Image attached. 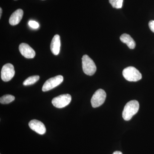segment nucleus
<instances>
[{
	"label": "nucleus",
	"instance_id": "f257e3e1",
	"mask_svg": "<svg viewBox=\"0 0 154 154\" xmlns=\"http://www.w3.org/2000/svg\"><path fill=\"white\" fill-rule=\"evenodd\" d=\"M139 107V103L136 100H132L128 102L122 112V117L124 120H130L133 116L137 113Z\"/></svg>",
	"mask_w": 154,
	"mask_h": 154
},
{
	"label": "nucleus",
	"instance_id": "f03ea898",
	"mask_svg": "<svg viewBox=\"0 0 154 154\" xmlns=\"http://www.w3.org/2000/svg\"><path fill=\"white\" fill-rule=\"evenodd\" d=\"M83 72L88 75L92 76L95 73L96 66L93 60L88 55H84L82 58Z\"/></svg>",
	"mask_w": 154,
	"mask_h": 154
},
{
	"label": "nucleus",
	"instance_id": "7ed1b4c3",
	"mask_svg": "<svg viewBox=\"0 0 154 154\" xmlns=\"http://www.w3.org/2000/svg\"><path fill=\"white\" fill-rule=\"evenodd\" d=\"M122 75L125 79L129 82H137L142 79L141 74L134 67L129 66L125 69Z\"/></svg>",
	"mask_w": 154,
	"mask_h": 154
},
{
	"label": "nucleus",
	"instance_id": "20e7f679",
	"mask_svg": "<svg viewBox=\"0 0 154 154\" xmlns=\"http://www.w3.org/2000/svg\"><path fill=\"white\" fill-rule=\"evenodd\" d=\"M106 94L105 91L100 89L94 93L91 99L92 107L96 108L102 105L106 99Z\"/></svg>",
	"mask_w": 154,
	"mask_h": 154
},
{
	"label": "nucleus",
	"instance_id": "39448f33",
	"mask_svg": "<svg viewBox=\"0 0 154 154\" xmlns=\"http://www.w3.org/2000/svg\"><path fill=\"white\" fill-rule=\"evenodd\" d=\"M71 100V96L69 94H63L54 98L52 100V104L57 108H63L67 106Z\"/></svg>",
	"mask_w": 154,
	"mask_h": 154
},
{
	"label": "nucleus",
	"instance_id": "423d86ee",
	"mask_svg": "<svg viewBox=\"0 0 154 154\" xmlns=\"http://www.w3.org/2000/svg\"><path fill=\"white\" fill-rule=\"evenodd\" d=\"M63 77L61 75L56 76L53 78H50L47 80L44 83L42 88V91L43 92L49 91L59 85L63 82Z\"/></svg>",
	"mask_w": 154,
	"mask_h": 154
},
{
	"label": "nucleus",
	"instance_id": "0eeeda50",
	"mask_svg": "<svg viewBox=\"0 0 154 154\" xmlns=\"http://www.w3.org/2000/svg\"><path fill=\"white\" fill-rule=\"evenodd\" d=\"M15 74L14 66L11 63L6 64L2 68L1 78L4 82H9L13 79Z\"/></svg>",
	"mask_w": 154,
	"mask_h": 154
},
{
	"label": "nucleus",
	"instance_id": "6e6552de",
	"mask_svg": "<svg viewBox=\"0 0 154 154\" xmlns=\"http://www.w3.org/2000/svg\"><path fill=\"white\" fill-rule=\"evenodd\" d=\"M19 50L22 55L26 58H33L36 55L34 50L26 43H21L19 45Z\"/></svg>",
	"mask_w": 154,
	"mask_h": 154
},
{
	"label": "nucleus",
	"instance_id": "1a4fd4ad",
	"mask_svg": "<svg viewBox=\"0 0 154 154\" xmlns=\"http://www.w3.org/2000/svg\"><path fill=\"white\" fill-rule=\"evenodd\" d=\"M29 126L33 131L39 134H44L46 132V128L44 124L41 121L33 119L29 122Z\"/></svg>",
	"mask_w": 154,
	"mask_h": 154
},
{
	"label": "nucleus",
	"instance_id": "9d476101",
	"mask_svg": "<svg viewBox=\"0 0 154 154\" xmlns=\"http://www.w3.org/2000/svg\"><path fill=\"white\" fill-rule=\"evenodd\" d=\"M60 45V36L57 34L54 36L51 43V50L54 55H57L59 54Z\"/></svg>",
	"mask_w": 154,
	"mask_h": 154
},
{
	"label": "nucleus",
	"instance_id": "9b49d317",
	"mask_svg": "<svg viewBox=\"0 0 154 154\" xmlns=\"http://www.w3.org/2000/svg\"><path fill=\"white\" fill-rule=\"evenodd\" d=\"M23 11L22 9H18L11 15L9 19V23L11 25H16L19 24L23 16Z\"/></svg>",
	"mask_w": 154,
	"mask_h": 154
},
{
	"label": "nucleus",
	"instance_id": "f8f14e48",
	"mask_svg": "<svg viewBox=\"0 0 154 154\" xmlns=\"http://www.w3.org/2000/svg\"><path fill=\"white\" fill-rule=\"evenodd\" d=\"M120 39L122 42L126 44L130 49H134L136 46V43L131 37L127 33L122 34L120 37Z\"/></svg>",
	"mask_w": 154,
	"mask_h": 154
},
{
	"label": "nucleus",
	"instance_id": "ddd939ff",
	"mask_svg": "<svg viewBox=\"0 0 154 154\" xmlns=\"http://www.w3.org/2000/svg\"><path fill=\"white\" fill-rule=\"evenodd\" d=\"M39 76L38 75L32 76L28 77V79L23 82V85L24 86L30 85L36 83L39 80Z\"/></svg>",
	"mask_w": 154,
	"mask_h": 154
},
{
	"label": "nucleus",
	"instance_id": "4468645a",
	"mask_svg": "<svg viewBox=\"0 0 154 154\" xmlns=\"http://www.w3.org/2000/svg\"><path fill=\"white\" fill-rule=\"evenodd\" d=\"M15 97L13 95H4L0 98V102L1 104H8L15 100Z\"/></svg>",
	"mask_w": 154,
	"mask_h": 154
},
{
	"label": "nucleus",
	"instance_id": "2eb2a0df",
	"mask_svg": "<svg viewBox=\"0 0 154 154\" xmlns=\"http://www.w3.org/2000/svg\"><path fill=\"white\" fill-rule=\"evenodd\" d=\"M109 1L113 8L116 9H120L122 8L123 0H109Z\"/></svg>",
	"mask_w": 154,
	"mask_h": 154
},
{
	"label": "nucleus",
	"instance_id": "dca6fc26",
	"mask_svg": "<svg viewBox=\"0 0 154 154\" xmlns=\"http://www.w3.org/2000/svg\"><path fill=\"white\" fill-rule=\"evenodd\" d=\"M28 25L31 28H33V29H37L39 26L38 22L36 21H32V20L29 21L28 22Z\"/></svg>",
	"mask_w": 154,
	"mask_h": 154
},
{
	"label": "nucleus",
	"instance_id": "f3484780",
	"mask_svg": "<svg viewBox=\"0 0 154 154\" xmlns=\"http://www.w3.org/2000/svg\"><path fill=\"white\" fill-rule=\"evenodd\" d=\"M149 26L152 32L154 33V20H151L149 23Z\"/></svg>",
	"mask_w": 154,
	"mask_h": 154
},
{
	"label": "nucleus",
	"instance_id": "a211bd4d",
	"mask_svg": "<svg viewBox=\"0 0 154 154\" xmlns=\"http://www.w3.org/2000/svg\"><path fill=\"white\" fill-rule=\"evenodd\" d=\"M112 154H122V153L120 151H115Z\"/></svg>",
	"mask_w": 154,
	"mask_h": 154
},
{
	"label": "nucleus",
	"instance_id": "6ab92c4d",
	"mask_svg": "<svg viewBox=\"0 0 154 154\" xmlns=\"http://www.w3.org/2000/svg\"><path fill=\"white\" fill-rule=\"evenodd\" d=\"M2 8H0V18L2 17Z\"/></svg>",
	"mask_w": 154,
	"mask_h": 154
},
{
	"label": "nucleus",
	"instance_id": "aec40b11",
	"mask_svg": "<svg viewBox=\"0 0 154 154\" xmlns=\"http://www.w3.org/2000/svg\"><path fill=\"white\" fill-rule=\"evenodd\" d=\"M15 1H17V0H15Z\"/></svg>",
	"mask_w": 154,
	"mask_h": 154
}]
</instances>
